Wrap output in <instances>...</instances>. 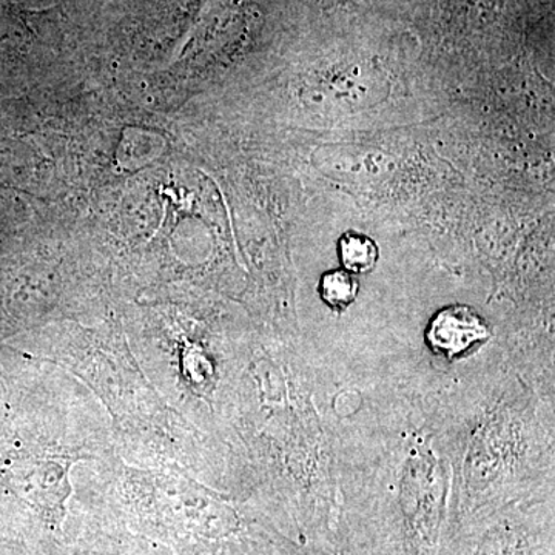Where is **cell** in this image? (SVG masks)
<instances>
[{
    "label": "cell",
    "mask_w": 555,
    "mask_h": 555,
    "mask_svg": "<svg viewBox=\"0 0 555 555\" xmlns=\"http://www.w3.org/2000/svg\"><path fill=\"white\" fill-rule=\"evenodd\" d=\"M491 337V328L476 310L451 306L440 310L430 321L426 341L434 352L454 360Z\"/></svg>",
    "instance_id": "obj_1"
},
{
    "label": "cell",
    "mask_w": 555,
    "mask_h": 555,
    "mask_svg": "<svg viewBox=\"0 0 555 555\" xmlns=\"http://www.w3.org/2000/svg\"><path fill=\"white\" fill-rule=\"evenodd\" d=\"M338 254L347 272L353 275L369 273L377 266L378 247L369 236L358 232H347L338 243Z\"/></svg>",
    "instance_id": "obj_2"
},
{
    "label": "cell",
    "mask_w": 555,
    "mask_h": 555,
    "mask_svg": "<svg viewBox=\"0 0 555 555\" xmlns=\"http://www.w3.org/2000/svg\"><path fill=\"white\" fill-rule=\"evenodd\" d=\"M86 546L83 550L75 551L73 555H147L141 553L138 547L130 545V543L126 545V543L113 542V540H107V542L96 540L94 545L90 546V543H87Z\"/></svg>",
    "instance_id": "obj_4"
},
{
    "label": "cell",
    "mask_w": 555,
    "mask_h": 555,
    "mask_svg": "<svg viewBox=\"0 0 555 555\" xmlns=\"http://www.w3.org/2000/svg\"><path fill=\"white\" fill-rule=\"evenodd\" d=\"M358 291H360V283H358L357 276L347 270H332L321 278V298L332 309L349 308L356 301Z\"/></svg>",
    "instance_id": "obj_3"
}]
</instances>
